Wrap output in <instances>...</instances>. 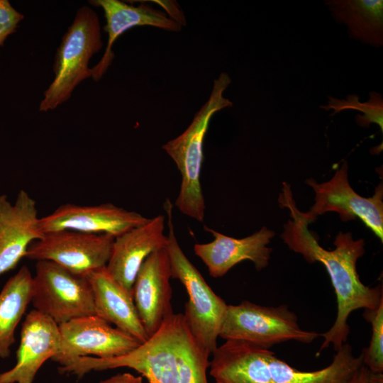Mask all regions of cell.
Listing matches in <instances>:
<instances>
[{
    "label": "cell",
    "instance_id": "cell-1",
    "mask_svg": "<svg viewBox=\"0 0 383 383\" xmlns=\"http://www.w3.org/2000/svg\"><path fill=\"white\" fill-rule=\"evenodd\" d=\"M279 201L289 209L293 218L284 226L281 234L284 242L307 262L322 263L328 273L336 295L338 312L333 325L321 335L324 340L317 355L331 344L337 351L348 340L350 314L359 309H376L383 300L382 287L365 286L360 279L357 262L365 252L364 240H354L350 232H339L333 243L335 248L327 250L309 231L311 221L296 208L289 184H283Z\"/></svg>",
    "mask_w": 383,
    "mask_h": 383
},
{
    "label": "cell",
    "instance_id": "cell-2",
    "mask_svg": "<svg viewBox=\"0 0 383 383\" xmlns=\"http://www.w3.org/2000/svg\"><path fill=\"white\" fill-rule=\"evenodd\" d=\"M210 355L196 341L182 313H173L138 348L112 358L81 357L65 367L62 374L82 377L91 370L121 367L133 369L149 383H209Z\"/></svg>",
    "mask_w": 383,
    "mask_h": 383
},
{
    "label": "cell",
    "instance_id": "cell-3",
    "mask_svg": "<svg viewBox=\"0 0 383 383\" xmlns=\"http://www.w3.org/2000/svg\"><path fill=\"white\" fill-rule=\"evenodd\" d=\"M231 82L228 73H221L214 79L209 99L196 113L188 128L162 145L182 176L174 205L182 213L199 222L204 221L205 215V201L200 182L204 138L212 116L221 109L233 106L223 95Z\"/></svg>",
    "mask_w": 383,
    "mask_h": 383
},
{
    "label": "cell",
    "instance_id": "cell-4",
    "mask_svg": "<svg viewBox=\"0 0 383 383\" xmlns=\"http://www.w3.org/2000/svg\"><path fill=\"white\" fill-rule=\"evenodd\" d=\"M164 208L169 228L165 248L170 260L172 278L182 282L189 296L182 313L184 319L197 343L211 355L218 347L217 338L228 305L214 293L181 248L174 233L173 205L169 198Z\"/></svg>",
    "mask_w": 383,
    "mask_h": 383
},
{
    "label": "cell",
    "instance_id": "cell-5",
    "mask_svg": "<svg viewBox=\"0 0 383 383\" xmlns=\"http://www.w3.org/2000/svg\"><path fill=\"white\" fill-rule=\"evenodd\" d=\"M102 46L98 16L93 9L83 6L77 10L57 50L54 79L44 92L40 111L56 109L70 99L79 84L91 77L89 60Z\"/></svg>",
    "mask_w": 383,
    "mask_h": 383
},
{
    "label": "cell",
    "instance_id": "cell-6",
    "mask_svg": "<svg viewBox=\"0 0 383 383\" xmlns=\"http://www.w3.org/2000/svg\"><path fill=\"white\" fill-rule=\"evenodd\" d=\"M321 334L303 330L288 306H265L244 300L228 305L219 337L270 349L289 340L310 343Z\"/></svg>",
    "mask_w": 383,
    "mask_h": 383
},
{
    "label": "cell",
    "instance_id": "cell-7",
    "mask_svg": "<svg viewBox=\"0 0 383 383\" xmlns=\"http://www.w3.org/2000/svg\"><path fill=\"white\" fill-rule=\"evenodd\" d=\"M30 303L34 309L58 325L96 315L93 293L87 277L49 260H39L35 264Z\"/></svg>",
    "mask_w": 383,
    "mask_h": 383
},
{
    "label": "cell",
    "instance_id": "cell-8",
    "mask_svg": "<svg viewBox=\"0 0 383 383\" xmlns=\"http://www.w3.org/2000/svg\"><path fill=\"white\" fill-rule=\"evenodd\" d=\"M115 237L72 230L44 233L29 246L26 257L49 260L74 274L87 277L106 266Z\"/></svg>",
    "mask_w": 383,
    "mask_h": 383
},
{
    "label": "cell",
    "instance_id": "cell-9",
    "mask_svg": "<svg viewBox=\"0 0 383 383\" xmlns=\"http://www.w3.org/2000/svg\"><path fill=\"white\" fill-rule=\"evenodd\" d=\"M306 182L316 194L315 203L305 213L311 223L326 212L339 213L343 221L357 218L383 241V186L381 182L372 197L365 198L355 192L348 179V164L344 162L328 182L318 184L309 179Z\"/></svg>",
    "mask_w": 383,
    "mask_h": 383
},
{
    "label": "cell",
    "instance_id": "cell-10",
    "mask_svg": "<svg viewBox=\"0 0 383 383\" xmlns=\"http://www.w3.org/2000/svg\"><path fill=\"white\" fill-rule=\"evenodd\" d=\"M59 326L61 345L52 360L65 367L89 355L117 357L131 352L142 343L123 331L112 327L97 315L80 317Z\"/></svg>",
    "mask_w": 383,
    "mask_h": 383
},
{
    "label": "cell",
    "instance_id": "cell-11",
    "mask_svg": "<svg viewBox=\"0 0 383 383\" xmlns=\"http://www.w3.org/2000/svg\"><path fill=\"white\" fill-rule=\"evenodd\" d=\"M150 218L111 203L97 206L65 204L52 213L39 218L43 233L72 230L91 234H108L117 237L143 225Z\"/></svg>",
    "mask_w": 383,
    "mask_h": 383
},
{
    "label": "cell",
    "instance_id": "cell-12",
    "mask_svg": "<svg viewBox=\"0 0 383 383\" xmlns=\"http://www.w3.org/2000/svg\"><path fill=\"white\" fill-rule=\"evenodd\" d=\"M171 278L170 260L165 248L152 252L137 274L132 294L148 337L174 313L171 304Z\"/></svg>",
    "mask_w": 383,
    "mask_h": 383
},
{
    "label": "cell",
    "instance_id": "cell-13",
    "mask_svg": "<svg viewBox=\"0 0 383 383\" xmlns=\"http://www.w3.org/2000/svg\"><path fill=\"white\" fill-rule=\"evenodd\" d=\"M59 326L49 316L33 309L22 324L16 363L0 373V383H33L41 366L60 349Z\"/></svg>",
    "mask_w": 383,
    "mask_h": 383
},
{
    "label": "cell",
    "instance_id": "cell-14",
    "mask_svg": "<svg viewBox=\"0 0 383 383\" xmlns=\"http://www.w3.org/2000/svg\"><path fill=\"white\" fill-rule=\"evenodd\" d=\"M35 201L20 190L14 204L0 195V275L14 269L30 245L43 237Z\"/></svg>",
    "mask_w": 383,
    "mask_h": 383
},
{
    "label": "cell",
    "instance_id": "cell-15",
    "mask_svg": "<svg viewBox=\"0 0 383 383\" xmlns=\"http://www.w3.org/2000/svg\"><path fill=\"white\" fill-rule=\"evenodd\" d=\"M204 228L214 239L207 243L195 244L194 250L211 277H221L235 265L245 260L252 262L257 270L268 265L272 250L267 245L274 235L273 231L264 226L251 235L236 239L206 226Z\"/></svg>",
    "mask_w": 383,
    "mask_h": 383
},
{
    "label": "cell",
    "instance_id": "cell-16",
    "mask_svg": "<svg viewBox=\"0 0 383 383\" xmlns=\"http://www.w3.org/2000/svg\"><path fill=\"white\" fill-rule=\"evenodd\" d=\"M165 220L163 215H158L114 238L106 270L131 293L143 262L154 251L166 247Z\"/></svg>",
    "mask_w": 383,
    "mask_h": 383
},
{
    "label": "cell",
    "instance_id": "cell-17",
    "mask_svg": "<svg viewBox=\"0 0 383 383\" xmlns=\"http://www.w3.org/2000/svg\"><path fill=\"white\" fill-rule=\"evenodd\" d=\"M89 3L103 9L106 18L104 31L108 43L100 61L91 68V77L99 81L107 71L114 57L112 50L117 38L128 30L136 26H149L167 31L179 32L182 25L167 14L150 6L141 4L138 6L118 0H93Z\"/></svg>",
    "mask_w": 383,
    "mask_h": 383
},
{
    "label": "cell",
    "instance_id": "cell-18",
    "mask_svg": "<svg viewBox=\"0 0 383 383\" xmlns=\"http://www.w3.org/2000/svg\"><path fill=\"white\" fill-rule=\"evenodd\" d=\"M91 285L96 315L144 343L148 335L140 321L133 294L108 273L106 267L87 276Z\"/></svg>",
    "mask_w": 383,
    "mask_h": 383
},
{
    "label": "cell",
    "instance_id": "cell-19",
    "mask_svg": "<svg viewBox=\"0 0 383 383\" xmlns=\"http://www.w3.org/2000/svg\"><path fill=\"white\" fill-rule=\"evenodd\" d=\"M266 357L269 383H350L363 365L362 355L355 356L352 346L347 343L336 351L328 366L318 370H299L270 350Z\"/></svg>",
    "mask_w": 383,
    "mask_h": 383
},
{
    "label": "cell",
    "instance_id": "cell-20",
    "mask_svg": "<svg viewBox=\"0 0 383 383\" xmlns=\"http://www.w3.org/2000/svg\"><path fill=\"white\" fill-rule=\"evenodd\" d=\"M325 4L336 22L346 25L350 38L382 46V0H327Z\"/></svg>",
    "mask_w": 383,
    "mask_h": 383
},
{
    "label": "cell",
    "instance_id": "cell-21",
    "mask_svg": "<svg viewBox=\"0 0 383 383\" xmlns=\"http://www.w3.org/2000/svg\"><path fill=\"white\" fill-rule=\"evenodd\" d=\"M32 284L33 276L23 265L0 292V359L10 356L16 328L31 302Z\"/></svg>",
    "mask_w": 383,
    "mask_h": 383
},
{
    "label": "cell",
    "instance_id": "cell-22",
    "mask_svg": "<svg viewBox=\"0 0 383 383\" xmlns=\"http://www.w3.org/2000/svg\"><path fill=\"white\" fill-rule=\"evenodd\" d=\"M328 104L320 106V108L329 111L333 109V112L330 116H333L345 110H356L363 113V115H357L355 121L357 125L364 128H369L371 123L377 124L381 131L383 132V99L381 94L371 91L370 99L361 103L357 94L347 96L346 99H338L337 98L328 96Z\"/></svg>",
    "mask_w": 383,
    "mask_h": 383
},
{
    "label": "cell",
    "instance_id": "cell-23",
    "mask_svg": "<svg viewBox=\"0 0 383 383\" xmlns=\"http://www.w3.org/2000/svg\"><path fill=\"white\" fill-rule=\"evenodd\" d=\"M365 319L372 325V334L368 348L361 354L365 366L372 372H383V300L376 309H365Z\"/></svg>",
    "mask_w": 383,
    "mask_h": 383
},
{
    "label": "cell",
    "instance_id": "cell-24",
    "mask_svg": "<svg viewBox=\"0 0 383 383\" xmlns=\"http://www.w3.org/2000/svg\"><path fill=\"white\" fill-rule=\"evenodd\" d=\"M23 18L9 1L0 0V47L3 46L6 38L16 31Z\"/></svg>",
    "mask_w": 383,
    "mask_h": 383
},
{
    "label": "cell",
    "instance_id": "cell-25",
    "mask_svg": "<svg viewBox=\"0 0 383 383\" xmlns=\"http://www.w3.org/2000/svg\"><path fill=\"white\" fill-rule=\"evenodd\" d=\"M99 383H143V377L135 376L128 372L118 373Z\"/></svg>",
    "mask_w": 383,
    "mask_h": 383
},
{
    "label": "cell",
    "instance_id": "cell-26",
    "mask_svg": "<svg viewBox=\"0 0 383 383\" xmlns=\"http://www.w3.org/2000/svg\"><path fill=\"white\" fill-rule=\"evenodd\" d=\"M350 383H368L367 371L365 369L358 370Z\"/></svg>",
    "mask_w": 383,
    "mask_h": 383
},
{
    "label": "cell",
    "instance_id": "cell-27",
    "mask_svg": "<svg viewBox=\"0 0 383 383\" xmlns=\"http://www.w3.org/2000/svg\"><path fill=\"white\" fill-rule=\"evenodd\" d=\"M368 383H383V373L369 371Z\"/></svg>",
    "mask_w": 383,
    "mask_h": 383
}]
</instances>
